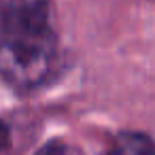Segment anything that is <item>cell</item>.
<instances>
[{
  "mask_svg": "<svg viewBox=\"0 0 155 155\" xmlns=\"http://www.w3.org/2000/svg\"><path fill=\"white\" fill-rule=\"evenodd\" d=\"M36 155H83V151L64 140H51L36 151Z\"/></svg>",
  "mask_w": 155,
  "mask_h": 155,
  "instance_id": "277c9868",
  "label": "cell"
},
{
  "mask_svg": "<svg viewBox=\"0 0 155 155\" xmlns=\"http://www.w3.org/2000/svg\"><path fill=\"white\" fill-rule=\"evenodd\" d=\"M58 41L51 11L0 13V77L13 87L32 89L53 70Z\"/></svg>",
  "mask_w": 155,
  "mask_h": 155,
  "instance_id": "6da1fadb",
  "label": "cell"
},
{
  "mask_svg": "<svg viewBox=\"0 0 155 155\" xmlns=\"http://www.w3.org/2000/svg\"><path fill=\"white\" fill-rule=\"evenodd\" d=\"M51 11V0H0V13Z\"/></svg>",
  "mask_w": 155,
  "mask_h": 155,
  "instance_id": "3957f363",
  "label": "cell"
},
{
  "mask_svg": "<svg viewBox=\"0 0 155 155\" xmlns=\"http://www.w3.org/2000/svg\"><path fill=\"white\" fill-rule=\"evenodd\" d=\"M108 155H153V142L142 132H123L115 138Z\"/></svg>",
  "mask_w": 155,
  "mask_h": 155,
  "instance_id": "7a4b0ae2",
  "label": "cell"
},
{
  "mask_svg": "<svg viewBox=\"0 0 155 155\" xmlns=\"http://www.w3.org/2000/svg\"><path fill=\"white\" fill-rule=\"evenodd\" d=\"M5 144H7V127H5V123H0V149Z\"/></svg>",
  "mask_w": 155,
  "mask_h": 155,
  "instance_id": "5b68a950",
  "label": "cell"
}]
</instances>
